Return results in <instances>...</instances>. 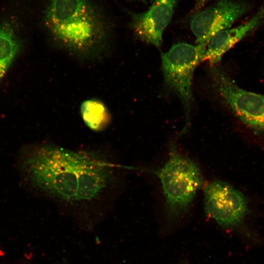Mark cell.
Returning a JSON list of instances; mask_svg holds the SVG:
<instances>
[{
	"label": "cell",
	"mask_w": 264,
	"mask_h": 264,
	"mask_svg": "<svg viewBox=\"0 0 264 264\" xmlns=\"http://www.w3.org/2000/svg\"><path fill=\"white\" fill-rule=\"evenodd\" d=\"M264 19V6L245 23L217 33L208 43L202 61H207L211 66H216L227 51L257 28Z\"/></svg>",
	"instance_id": "9"
},
{
	"label": "cell",
	"mask_w": 264,
	"mask_h": 264,
	"mask_svg": "<svg viewBox=\"0 0 264 264\" xmlns=\"http://www.w3.org/2000/svg\"><path fill=\"white\" fill-rule=\"evenodd\" d=\"M44 20L56 43L78 58L95 57L105 46V24L88 0H51Z\"/></svg>",
	"instance_id": "2"
},
{
	"label": "cell",
	"mask_w": 264,
	"mask_h": 264,
	"mask_svg": "<svg viewBox=\"0 0 264 264\" xmlns=\"http://www.w3.org/2000/svg\"><path fill=\"white\" fill-rule=\"evenodd\" d=\"M249 6L237 0H219L215 4L195 14L190 21L191 29L197 44L206 48L212 37L229 28L248 10Z\"/></svg>",
	"instance_id": "7"
},
{
	"label": "cell",
	"mask_w": 264,
	"mask_h": 264,
	"mask_svg": "<svg viewBox=\"0 0 264 264\" xmlns=\"http://www.w3.org/2000/svg\"><path fill=\"white\" fill-rule=\"evenodd\" d=\"M206 48L186 43L174 44L161 54V69L167 90L180 100L185 111V125L178 136L189 128L193 102L192 85L194 71L202 61Z\"/></svg>",
	"instance_id": "4"
},
{
	"label": "cell",
	"mask_w": 264,
	"mask_h": 264,
	"mask_svg": "<svg viewBox=\"0 0 264 264\" xmlns=\"http://www.w3.org/2000/svg\"><path fill=\"white\" fill-rule=\"evenodd\" d=\"M19 166L33 188L72 205L98 201L118 179L117 167L104 154L46 143L24 147Z\"/></svg>",
	"instance_id": "1"
},
{
	"label": "cell",
	"mask_w": 264,
	"mask_h": 264,
	"mask_svg": "<svg viewBox=\"0 0 264 264\" xmlns=\"http://www.w3.org/2000/svg\"><path fill=\"white\" fill-rule=\"evenodd\" d=\"M210 72L213 87L223 103L250 129L264 133V95L241 88L217 65Z\"/></svg>",
	"instance_id": "5"
},
{
	"label": "cell",
	"mask_w": 264,
	"mask_h": 264,
	"mask_svg": "<svg viewBox=\"0 0 264 264\" xmlns=\"http://www.w3.org/2000/svg\"><path fill=\"white\" fill-rule=\"evenodd\" d=\"M209 0H198V6L200 7L202 5H203L204 3H205L207 1Z\"/></svg>",
	"instance_id": "12"
},
{
	"label": "cell",
	"mask_w": 264,
	"mask_h": 264,
	"mask_svg": "<svg viewBox=\"0 0 264 264\" xmlns=\"http://www.w3.org/2000/svg\"><path fill=\"white\" fill-rule=\"evenodd\" d=\"M149 171L160 180L167 218L170 221L177 220L187 211L202 184L200 169L189 158L181 154L176 144L172 142L165 165Z\"/></svg>",
	"instance_id": "3"
},
{
	"label": "cell",
	"mask_w": 264,
	"mask_h": 264,
	"mask_svg": "<svg viewBox=\"0 0 264 264\" xmlns=\"http://www.w3.org/2000/svg\"><path fill=\"white\" fill-rule=\"evenodd\" d=\"M177 0H154L149 9L132 16L134 32L141 40L159 47L164 30L170 22Z\"/></svg>",
	"instance_id": "8"
},
{
	"label": "cell",
	"mask_w": 264,
	"mask_h": 264,
	"mask_svg": "<svg viewBox=\"0 0 264 264\" xmlns=\"http://www.w3.org/2000/svg\"><path fill=\"white\" fill-rule=\"evenodd\" d=\"M19 38L13 27L7 23L0 24V80L4 76L18 53Z\"/></svg>",
	"instance_id": "10"
},
{
	"label": "cell",
	"mask_w": 264,
	"mask_h": 264,
	"mask_svg": "<svg viewBox=\"0 0 264 264\" xmlns=\"http://www.w3.org/2000/svg\"><path fill=\"white\" fill-rule=\"evenodd\" d=\"M82 118L86 125L94 131L104 130L110 122V114L100 101L89 99L84 101L81 106Z\"/></svg>",
	"instance_id": "11"
},
{
	"label": "cell",
	"mask_w": 264,
	"mask_h": 264,
	"mask_svg": "<svg viewBox=\"0 0 264 264\" xmlns=\"http://www.w3.org/2000/svg\"><path fill=\"white\" fill-rule=\"evenodd\" d=\"M203 192L207 216L224 228L233 229L242 225L248 212V201L242 193L218 180L207 184Z\"/></svg>",
	"instance_id": "6"
}]
</instances>
